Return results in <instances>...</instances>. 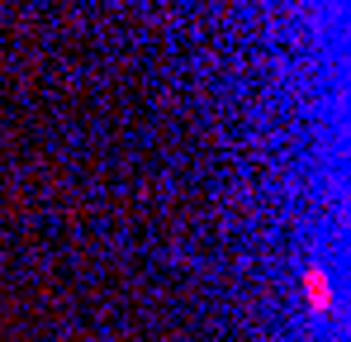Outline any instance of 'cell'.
I'll return each mask as SVG.
<instances>
[{"mask_svg": "<svg viewBox=\"0 0 351 342\" xmlns=\"http://www.w3.org/2000/svg\"><path fill=\"white\" fill-rule=\"evenodd\" d=\"M299 285H304V304H308V314H318V319L332 314V281H328L323 266H308Z\"/></svg>", "mask_w": 351, "mask_h": 342, "instance_id": "obj_1", "label": "cell"}]
</instances>
